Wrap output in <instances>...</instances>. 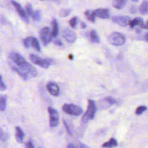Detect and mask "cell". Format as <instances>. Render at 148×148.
Here are the masks:
<instances>
[{
  "label": "cell",
  "instance_id": "cell-20",
  "mask_svg": "<svg viewBox=\"0 0 148 148\" xmlns=\"http://www.w3.org/2000/svg\"><path fill=\"white\" fill-rule=\"evenodd\" d=\"M117 146V141L114 138H111L108 142L104 143L102 147L104 148H113V147H116Z\"/></svg>",
  "mask_w": 148,
  "mask_h": 148
},
{
  "label": "cell",
  "instance_id": "cell-14",
  "mask_svg": "<svg viewBox=\"0 0 148 148\" xmlns=\"http://www.w3.org/2000/svg\"><path fill=\"white\" fill-rule=\"evenodd\" d=\"M88 38L89 40L94 43H99L100 42V38L97 33V32L95 29H91L88 32Z\"/></svg>",
  "mask_w": 148,
  "mask_h": 148
},
{
  "label": "cell",
  "instance_id": "cell-17",
  "mask_svg": "<svg viewBox=\"0 0 148 148\" xmlns=\"http://www.w3.org/2000/svg\"><path fill=\"white\" fill-rule=\"evenodd\" d=\"M16 139L18 143H21L23 141L24 134L20 127H16L15 128Z\"/></svg>",
  "mask_w": 148,
  "mask_h": 148
},
{
  "label": "cell",
  "instance_id": "cell-35",
  "mask_svg": "<svg viewBox=\"0 0 148 148\" xmlns=\"http://www.w3.org/2000/svg\"><path fill=\"white\" fill-rule=\"evenodd\" d=\"M54 43L55 45H57V46H61L63 45L62 42L60 40H58V39L54 40Z\"/></svg>",
  "mask_w": 148,
  "mask_h": 148
},
{
  "label": "cell",
  "instance_id": "cell-7",
  "mask_svg": "<svg viewBox=\"0 0 148 148\" xmlns=\"http://www.w3.org/2000/svg\"><path fill=\"white\" fill-rule=\"evenodd\" d=\"M47 110L50 117V126L51 127L57 126L59 124V114L58 112L51 107H49Z\"/></svg>",
  "mask_w": 148,
  "mask_h": 148
},
{
  "label": "cell",
  "instance_id": "cell-4",
  "mask_svg": "<svg viewBox=\"0 0 148 148\" xmlns=\"http://www.w3.org/2000/svg\"><path fill=\"white\" fill-rule=\"evenodd\" d=\"M39 36L40 40L45 46L47 45L51 41L52 38H53L51 31L48 27H45L40 30Z\"/></svg>",
  "mask_w": 148,
  "mask_h": 148
},
{
  "label": "cell",
  "instance_id": "cell-16",
  "mask_svg": "<svg viewBox=\"0 0 148 148\" xmlns=\"http://www.w3.org/2000/svg\"><path fill=\"white\" fill-rule=\"evenodd\" d=\"M143 24H144V21L142 18L136 17L134 19L130 21L128 23V25H130L131 28H134L136 25H139L140 27H142Z\"/></svg>",
  "mask_w": 148,
  "mask_h": 148
},
{
  "label": "cell",
  "instance_id": "cell-31",
  "mask_svg": "<svg viewBox=\"0 0 148 148\" xmlns=\"http://www.w3.org/2000/svg\"><path fill=\"white\" fill-rule=\"evenodd\" d=\"M9 138V135L7 133L3 132L2 130H1V139L2 141H6Z\"/></svg>",
  "mask_w": 148,
  "mask_h": 148
},
{
  "label": "cell",
  "instance_id": "cell-40",
  "mask_svg": "<svg viewBox=\"0 0 148 148\" xmlns=\"http://www.w3.org/2000/svg\"><path fill=\"white\" fill-rule=\"evenodd\" d=\"M145 39L146 40V41L148 42V32L145 35Z\"/></svg>",
  "mask_w": 148,
  "mask_h": 148
},
{
  "label": "cell",
  "instance_id": "cell-3",
  "mask_svg": "<svg viewBox=\"0 0 148 148\" xmlns=\"http://www.w3.org/2000/svg\"><path fill=\"white\" fill-rule=\"evenodd\" d=\"M109 42L114 46H121L125 42V38L124 35L119 32L112 33L108 37Z\"/></svg>",
  "mask_w": 148,
  "mask_h": 148
},
{
  "label": "cell",
  "instance_id": "cell-12",
  "mask_svg": "<svg viewBox=\"0 0 148 148\" xmlns=\"http://www.w3.org/2000/svg\"><path fill=\"white\" fill-rule=\"evenodd\" d=\"M96 17L102 19H108L110 17V12L108 9L99 8L93 10Z\"/></svg>",
  "mask_w": 148,
  "mask_h": 148
},
{
  "label": "cell",
  "instance_id": "cell-5",
  "mask_svg": "<svg viewBox=\"0 0 148 148\" xmlns=\"http://www.w3.org/2000/svg\"><path fill=\"white\" fill-rule=\"evenodd\" d=\"M62 109L64 112L71 115L79 116L83 113V110L80 107L73 104L65 103L62 106Z\"/></svg>",
  "mask_w": 148,
  "mask_h": 148
},
{
  "label": "cell",
  "instance_id": "cell-42",
  "mask_svg": "<svg viewBox=\"0 0 148 148\" xmlns=\"http://www.w3.org/2000/svg\"><path fill=\"white\" fill-rule=\"evenodd\" d=\"M42 1H43V0H42Z\"/></svg>",
  "mask_w": 148,
  "mask_h": 148
},
{
  "label": "cell",
  "instance_id": "cell-30",
  "mask_svg": "<svg viewBox=\"0 0 148 148\" xmlns=\"http://www.w3.org/2000/svg\"><path fill=\"white\" fill-rule=\"evenodd\" d=\"M146 110V107L145 106H140L138 107L135 110V114L137 115H140L143 113Z\"/></svg>",
  "mask_w": 148,
  "mask_h": 148
},
{
  "label": "cell",
  "instance_id": "cell-27",
  "mask_svg": "<svg viewBox=\"0 0 148 148\" xmlns=\"http://www.w3.org/2000/svg\"><path fill=\"white\" fill-rule=\"evenodd\" d=\"M103 100L109 105H114V104H116L117 103V101L112 97H107L103 99Z\"/></svg>",
  "mask_w": 148,
  "mask_h": 148
},
{
  "label": "cell",
  "instance_id": "cell-33",
  "mask_svg": "<svg viewBox=\"0 0 148 148\" xmlns=\"http://www.w3.org/2000/svg\"><path fill=\"white\" fill-rule=\"evenodd\" d=\"M0 88L2 91L5 90L6 88V85H5V84L3 82V79H2V76H1V87H0Z\"/></svg>",
  "mask_w": 148,
  "mask_h": 148
},
{
  "label": "cell",
  "instance_id": "cell-10",
  "mask_svg": "<svg viewBox=\"0 0 148 148\" xmlns=\"http://www.w3.org/2000/svg\"><path fill=\"white\" fill-rule=\"evenodd\" d=\"M112 20L115 24L124 27L128 25L131 19L130 17L126 16H115L112 18Z\"/></svg>",
  "mask_w": 148,
  "mask_h": 148
},
{
  "label": "cell",
  "instance_id": "cell-41",
  "mask_svg": "<svg viewBox=\"0 0 148 148\" xmlns=\"http://www.w3.org/2000/svg\"><path fill=\"white\" fill-rule=\"evenodd\" d=\"M132 1H134V2H137V1H138L139 0H132Z\"/></svg>",
  "mask_w": 148,
  "mask_h": 148
},
{
  "label": "cell",
  "instance_id": "cell-21",
  "mask_svg": "<svg viewBox=\"0 0 148 148\" xmlns=\"http://www.w3.org/2000/svg\"><path fill=\"white\" fill-rule=\"evenodd\" d=\"M84 15L86 18L89 20L90 21L92 22V23H95V15L94 14V11H91V10H87L86 11H85L84 12Z\"/></svg>",
  "mask_w": 148,
  "mask_h": 148
},
{
  "label": "cell",
  "instance_id": "cell-11",
  "mask_svg": "<svg viewBox=\"0 0 148 148\" xmlns=\"http://www.w3.org/2000/svg\"><path fill=\"white\" fill-rule=\"evenodd\" d=\"M62 35L65 39L70 43L74 42L76 39V34L72 30L69 28H66L63 31Z\"/></svg>",
  "mask_w": 148,
  "mask_h": 148
},
{
  "label": "cell",
  "instance_id": "cell-9",
  "mask_svg": "<svg viewBox=\"0 0 148 148\" xmlns=\"http://www.w3.org/2000/svg\"><path fill=\"white\" fill-rule=\"evenodd\" d=\"M9 58L17 65V66H21L27 62L24 58L16 51L11 52L9 54Z\"/></svg>",
  "mask_w": 148,
  "mask_h": 148
},
{
  "label": "cell",
  "instance_id": "cell-15",
  "mask_svg": "<svg viewBox=\"0 0 148 148\" xmlns=\"http://www.w3.org/2000/svg\"><path fill=\"white\" fill-rule=\"evenodd\" d=\"M51 33L53 38H56L58 36L59 33V25L57 20L56 18H53L51 23Z\"/></svg>",
  "mask_w": 148,
  "mask_h": 148
},
{
  "label": "cell",
  "instance_id": "cell-24",
  "mask_svg": "<svg viewBox=\"0 0 148 148\" xmlns=\"http://www.w3.org/2000/svg\"><path fill=\"white\" fill-rule=\"evenodd\" d=\"M7 97L6 95H2L0 99V108L2 112L4 111L6 108Z\"/></svg>",
  "mask_w": 148,
  "mask_h": 148
},
{
  "label": "cell",
  "instance_id": "cell-18",
  "mask_svg": "<svg viewBox=\"0 0 148 148\" xmlns=\"http://www.w3.org/2000/svg\"><path fill=\"white\" fill-rule=\"evenodd\" d=\"M127 3V0H113L112 5L117 9H121L124 7Z\"/></svg>",
  "mask_w": 148,
  "mask_h": 148
},
{
  "label": "cell",
  "instance_id": "cell-6",
  "mask_svg": "<svg viewBox=\"0 0 148 148\" xmlns=\"http://www.w3.org/2000/svg\"><path fill=\"white\" fill-rule=\"evenodd\" d=\"M23 45L25 48H29L30 46L32 47L35 50L38 51H40V46L38 39L32 36H29L23 40Z\"/></svg>",
  "mask_w": 148,
  "mask_h": 148
},
{
  "label": "cell",
  "instance_id": "cell-23",
  "mask_svg": "<svg viewBox=\"0 0 148 148\" xmlns=\"http://www.w3.org/2000/svg\"><path fill=\"white\" fill-rule=\"evenodd\" d=\"M67 148H89L88 146L86 145L81 143V142H77L76 143H70L68 145Z\"/></svg>",
  "mask_w": 148,
  "mask_h": 148
},
{
  "label": "cell",
  "instance_id": "cell-19",
  "mask_svg": "<svg viewBox=\"0 0 148 148\" xmlns=\"http://www.w3.org/2000/svg\"><path fill=\"white\" fill-rule=\"evenodd\" d=\"M12 69L15 71L16 72H17L23 79L24 80H27L28 79V77H29V75L25 73L24 71H23L21 68H20L18 66H13L12 67Z\"/></svg>",
  "mask_w": 148,
  "mask_h": 148
},
{
  "label": "cell",
  "instance_id": "cell-28",
  "mask_svg": "<svg viewBox=\"0 0 148 148\" xmlns=\"http://www.w3.org/2000/svg\"><path fill=\"white\" fill-rule=\"evenodd\" d=\"M77 21H78V18L76 16H75L73 17H72L69 21V24L70 25V26L72 28H75L77 25Z\"/></svg>",
  "mask_w": 148,
  "mask_h": 148
},
{
  "label": "cell",
  "instance_id": "cell-38",
  "mask_svg": "<svg viewBox=\"0 0 148 148\" xmlns=\"http://www.w3.org/2000/svg\"><path fill=\"white\" fill-rule=\"evenodd\" d=\"M80 26H81V27H82V28H86V27H87V25H86V24L85 23H84V22H81V23H80Z\"/></svg>",
  "mask_w": 148,
  "mask_h": 148
},
{
  "label": "cell",
  "instance_id": "cell-8",
  "mask_svg": "<svg viewBox=\"0 0 148 148\" xmlns=\"http://www.w3.org/2000/svg\"><path fill=\"white\" fill-rule=\"evenodd\" d=\"M11 2H12V5H13V6L14 7V8L16 9V10L17 11V12L18 14V15L20 16V17L22 18V20L25 23L28 24L29 23L28 16H27L25 11L24 10V9H23V8L20 5V4H19L18 2H17L13 0L11 1Z\"/></svg>",
  "mask_w": 148,
  "mask_h": 148
},
{
  "label": "cell",
  "instance_id": "cell-39",
  "mask_svg": "<svg viewBox=\"0 0 148 148\" xmlns=\"http://www.w3.org/2000/svg\"><path fill=\"white\" fill-rule=\"evenodd\" d=\"M68 58L69 60H73V56L72 54H69L68 55Z\"/></svg>",
  "mask_w": 148,
  "mask_h": 148
},
{
  "label": "cell",
  "instance_id": "cell-1",
  "mask_svg": "<svg viewBox=\"0 0 148 148\" xmlns=\"http://www.w3.org/2000/svg\"><path fill=\"white\" fill-rule=\"evenodd\" d=\"M96 111L97 107L95 102L92 100L89 99L88 101L87 109L82 117V121L83 123H87L88 121L92 120L95 116Z\"/></svg>",
  "mask_w": 148,
  "mask_h": 148
},
{
  "label": "cell",
  "instance_id": "cell-13",
  "mask_svg": "<svg viewBox=\"0 0 148 148\" xmlns=\"http://www.w3.org/2000/svg\"><path fill=\"white\" fill-rule=\"evenodd\" d=\"M46 88L52 95L57 96L60 93V88L58 86L53 82L48 83L46 85Z\"/></svg>",
  "mask_w": 148,
  "mask_h": 148
},
{
  "label": "cell",
  "instance_id": "cell-34",
  "mask_svg": "<svg viewBox=\"0 0 148 148\" xmlns=\"http://www.w3.org/2000/svg\"><path fill=\"white\" fill-rule=\"evenodd\" d=\"M25 148H34V146L31 142H28L25 144Z\"/></svg>",
  "mask_w": 148,
  "mask_h": 148
},
{
  "label": "cell",
  "instance_id": "cell-26",
  "mask_svg": "<svg viewBox=\"0 0 148 148\" xmlns=\"http://www.w3.org/2000/svg\"><path fill=\"white\" fill-rule=\"evenodd\" d=\"M31 17L35 21H39L41 19V12L40 10H37L34 12Z\"/></svg>",
  "mask_w": 148,
  "mask_h": 148
},
{
  "label": "cell",
  "instance_id": "cell-37",
  "mask_svg": "<svg viewBox=\"0 0 148 148\" xmlns=\"http://www.w3.org/2000/svg\"><path fill=\"white\" fill-rule=\"evenodd\" d=\"M141 28H145V29H148V21H147L145 23H144Z\"/></svg>",
  "mask_w": 148,
  "mask_h": 148
},
{
  "label": "cell",
  "instance_id": "cell-36",
  "mask_svg": "<svg viewBox=\"0 0 148 148\" xmlns=\"http://www.w3.org/2000/svg\"><path fill=\"white\" fill-rule=\"evenodd\" d=\"M130 12H131V13H136V7L134 6H131V8H130Z\"/></svg>",
  "mask_w": 148,
  "mask_h": 148
},
{
  "label": "cell",
  "instance_id": "cell-25",
  "mask_svg": "<svg viewBox=\"0 0 148 148\" xmlns=\"http://www.w3.org/2000/svg\"><path fill=\"white\" fill-rule=\"evenodd\" d=\"M71 12H72V10L71 9H62L60 11L59 16L62 17H67L71 14Z\"/></svg>",
  "mask_w": 148,
  "mask_h": 148
},
{
  "label": "cell",
  "instance_id": "cell-2",
  "mask_svg": "<svg viewBox=\"0 0 148 148\" xmlns=\"http://www.w3.org/2000/svg\"><path fill=\"white\" fill-rule=\"evenodd\" d=\"M29 58L34 64L44 68H49V66L54 62V61L52 59H42L39 57L32 54H31L29 55Z\"/></svg>",
  "mask_w": 148,
  "mask_h": 148
},
{
  "label": "cell",
  "instance_id": "cell-29",
  "mask_svg": "<svg viewBox=\"0 0 148 148\" xmlns=\"http://www.w3.org/2000/svg\"><path fill=\"white\" fill-rule=\"evenodd\" d=\"M25 9H26V12L28 14V15L31 17L34 12L33 10V8H32L31 4V3H27L25 6Z\"/></svg>",
  "mask_w": 148,
  "mask_h": 148
},
{
  "label": "cell",
  "instance_id": "cell-32",
  "mask_svg": "<svg viewBox=\"0 0 148 148\" xmlns=\"http://www.w3.org/2000/svg\"><path fill=\"white\" fill-rule=\"evenodd\" d=\"M62 121H63V124H64V126H65V129H66V130L67 131L68 133L70 135H72V131H71V129L69 128V126H68L67 123H66V121L64 120H62Z\"/></svg>",
  "mask_w": 148,
  "mask_h": 148
},
{
  "label": "cell",
  "instance_id": "cell-22",
  "mask_svg": "<svg viewBox=\"0 0 148 148\" xmlns=\"http://www.w3.org/2000/svg\"><path fill=\"white\" fill-rule=\"evenodd\" d=\"M139 10L142 14H148V1H144L140 5Z\"/></svg>",
  "mask_w": 148,
  "mask_h": 148
}]
</instances>
